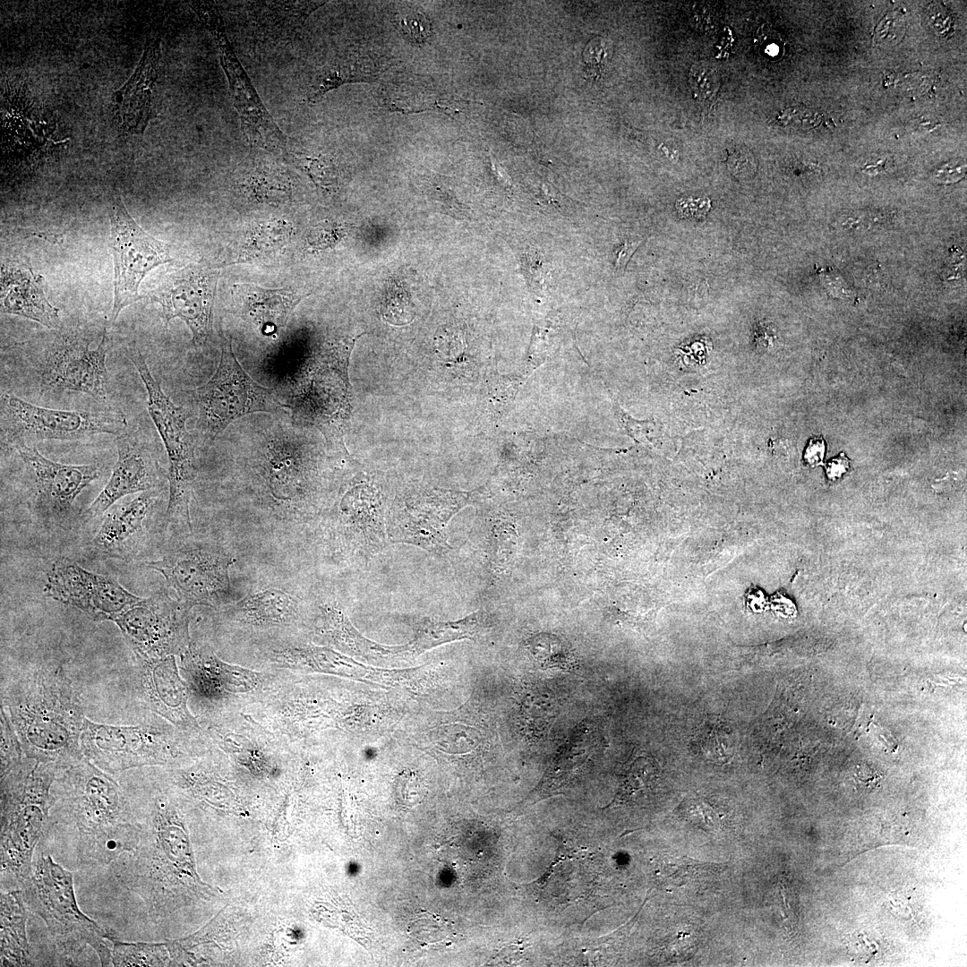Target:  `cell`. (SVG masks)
<instances>
[{"label":"cell","instance_id":"obj_1","mask_svg":"<svg viewBox=\"0 0 967 967\" xmlns=\"http://www.w3.org/2000/svg\"><path fill=\"white\" fill-rule=\"evenodd\" d=\"M1 696L27 757L54 765L59 773L84 757L81 690L61 665L25 673Z\"/></svg>","mask_w":967,"mask_h":967},{"label":"cell","instance_id":"obj_2","mask_svg":"<svg viewBox=\"0 0 967 967\" xmlns=\"http://www.w3.org/2000/svg\"><path fill=\"white\" fill-rule=\"evenodd\" d=\"M147 808L139 842L121 860V879L156 914L201 895L203 884L175 804L161 793Z\"/></svg>","mask_w":967,"mask_h":967},{"label":"cell","instance_id":"obj_3","mask_svg":"<svg viewBox=\"0 0 967 967\" xmlns=\"http://www.w3.org/2000/svg\"><path fill=\"white\" fill-rule=\"evenodd\" d=\"M53 785V805H59L77 828L81 860L108 864L136 847L141 822L109 774L83 757L60 772Z\"/></svg>","mask_w":967,"mask_h":967},{"label":"cell","instance_id":"obj_4","mask_svg":"<svg viewBox=\"0 0 967 967\" xmlns=\"http://www.w3.org/2000/svg\"><path fill=\"white\" fill-rule=\"evenodd\" d=\"M210 748L206 729L183 730L150 712L133 726H115L84 719L81 752L109 774L143 766H172L205 753Z\"/></svg>","mask_w":967,"mask_h":967},{"label":"cell","instance_id":"obj_5","mask_svg":"<svg viewBox=\"0 0 967 967\" xmlns=\"http://www.w3.org/2000/svg\"><path fill=\"white\" fill-rule=\"evenodd\" d=\"M56 766L25 757L1 775V891L20 889L53 805Z\"/></svg>","mask_w":967,"mask_h":967},{"label":"cell","instance_id":"obj_6","mask_svg":"<svg viewBox=\"0 0 967 967\" xmlns=\"http://www.w3.org/2000/svg\"><path fill=\"white\" fill-rule=\"evenodd\" d=\"M179 657V671L189 690L192 713L202 726L244 712L289 674L224 661L209 643L193 639Z\"/></svg>","mask_w":967,"mask_h":967},{"label":"cell","instance_id":"obj_7","mask_svg":"<svg viewBox=\"0 0 967 967\" xmlns=\"http://www.w3.org/2000/svg\"><path fill=\"white\" fill-rule=\"evenodd\" d=\"M20 890L26 907L42 919L66 959L79 957L90 946L102 966L112 964L110 936L80 911L71 871L42 852Z\"/></svg>","mask_w":967,"mask_h":967},{"label":"cell","instance_id":"obj_8","mask_svg":"<svg viewBox=\"0 0 967 967\" xmlns=\"http://www.w3.org/2000/svg\"><path fill=\"white\" fill-rule=\"evenodd\" d=\"M124 354L141 378L147 390L150 416L167 454L169 498L165 525L169 526L173 524L192 531L189 508L197 476V464L193 439L186 429L190 414L183 406H176L164 393L140 350L129 347Z\"/></svg>","mask_w":967,"mask_h":967},{"label":"cell","instance_id":"obj_9","mask_svg":"<svg viewBox=\"0 0 967 967\" xmlns=\"http://www.w3.org/2000/svg\"><path fill=\"white\" fill-rule=\"evenodd\" d=\"M126 428V415L116 408L58 410L36 406L11 393L1 398L2 440L13 446L44 440L77 441L98 434L119 435Z\"/></svg>","mask_w":967,"mask_h":967},{"label":"cell","instance_id":"obj_10","mask_svg":"<svg viewBox=\"0 0 967 967\" xmlns=\"http://www.w3.org/2000/svg\"><path fill=\"white\" fill-rule=\"evenodd\" d=\"M231 341L223 337L220 360L215 373L193 391L200 425L211 441L239 417L258 412L276 413L287 407L244 370L235 355Z\"/></svg>","mask_w":967,"mask_h":967},{"label":"cell","instance_id":"obj_11","mask_svg":"<svg viewBox=\"0 0 967 967\" xmlns=\"http://www.w3.org/2000/svg\"><path fill=\"white\" fill-rule=\"evenodd\" d=\"M234 562L233 556L220 545L195 542L175 548L144 566L160 573L182 603L191 609L202 605L218 611L235 602L229 578Z\"/></svg>","mask_w":967,"mask_h":967},{"label":"cell","instance_id":"obj_12","mask_svg":"<svg viewBox=\"0 0 967 967\" xmlns=\"http://www.w3.org/2000/svg\"><path fill=\"white\" fill-rule=\"evenodd\" d=\"M109 246L114 262L112 325L123 309L142 299L138 292L146 275L172 261L169 245L144 231L128 212L121 196L109 206Z\"/></svg>","mask_w":967,"mask_h":967},{"label":"cell","instance_id":"obj_13","mask_svg":"<svg viewBox=\"0 0 967 967\" xmlns=\"http://www.w3.org/2000/svg\"><path fill=\"white\" fill-rule=\"evenodd\" d=\"M189 5L214 39L234 105L249 142L269 151H278L289 160L294 153L289 150L288 138L272 119L235 55L218 12L204 2H191Z\"/></svg>","mask_w":967,"mask_h":967},{"label":"cell","instance_id":"obj_14","mask_svg":"<svg viewBox=\"0 0 967 967\" xmlns=\"http://www.w3.org/2000/svg\"><path fill=\"white\" fill-rule=\"evenodd\" d=\"M191 608L158 591L142 598L111 621L120 629L135 656H180L191 642Z\"/></svg>","mask_w":967,"mask_h":967},{"label":"cell","instance_id":"obj_15","mask_svg":"<svg viewBox=\"0 0 967 967\" xmlns=\"http://www.w3.org/2000/svg\"><path fill=\"white\" fill-rule=\"evenodd\" d=\"M219 270L201 260L164 275L145 295L160 304L166 326L171 320L184 321L195 347L208 341L213 323V305Z\"/></svg>","mask_w":967,"mask_h":967},{"label":"cell","instance_id":"obj_16","mask_svg":"<svg viewBox=\"0 0 967 967\" xmlns=\"http://www.w3.org/2000/svg\"><path fill=\"white\" fill-rule=\"evenodd\" d=\"M465 505L460 494L440 489H424L398 499L386 518L390 541L418 546L437 554L447 552V527Z\"/></svg>","mask_w":967,"mask_h":967},{"label":"cell","instance_id":"obj_17","mask_svg":"<svg viewBox=\"0 0 967 967\" xmlns=\"http://www.w3.org/2000/svg\"><path fill=\"white\" fill-rule=\"evenodd\" d=\"M107 352L106 328L98 346L93 349L90 347L89 340L76 333L59 335L41 365V387L81 392L106 402L109 379Z\"/></svg>","mask_w":967,"mask_h":967},{"label":"cell","instance_id":"obj_18","mask_svg":"<svg viewBox=\"0 0 967 967\" xmlns=\"http://www.w3.org/2000/svg\"><path fill=\"white\" fill-rule=\"evenodd\" d=\"M44 592L94 621H111L142 599L116 579L87 570L67 559L53 563L47 573Z\"/></svg>","mask_w":967,"mask_h":967},{"label":"cell","instance_id":"obj_19","mask_svg":"<svg viewBox=\"0 0 967 967\" xmlns=\"http://www.w3.org/2000/svg\"><path fill=\"white\" fill-rule=\"evenodd\" d=\"M218 629L247 638L304 630L308 610L293 592L268 586L217 611Z\"/></svg>","mask_w":967,"mask_h":967},{"label":"cell","instance_id":"obj_20","mask_svg":"<svg viewBox=\"0 0 967 967\" xmlns=\"http://www.w3.org/2000/svg\"><path fill=\"white\" fill-rule=\"evenodd\" d=\"M20 456L34 491L37 509L62 526L70 517L77 496L100 476L95 464L67 465L44 457L23 442L13 446Z\"/></svg>","mask_w":967,"mask_h":967},{"label":"cell","instance_id":"obj_21","mask_svg":"<svg viewBox=\"0 0 967 967\" xmlns=\"http://www.w3.org/2000/svg\"><path fill=\"white\" fill-rule=\"evenodd\" d=\"M117 458L101 492L81 515L83 521L100 516L121 498L155 490L166 475L139 431L123 432L114 440Z\"/></svg>","mask_w":967,"mask_h":967},{"label":"cell","instance_id":"obj_22","mask_svg":"<svg viewBox=\"0 0 967 967\" xmlns=\"http://www.w3.org/2000/svg\"><path fill=\"white\" fill-rule=\"evenodd\" d=\"M135 660L138 693L146 707L183 730H203L189 708V690L175 655Z\"/></svg>","mask_w":967,"mask_h":967},{"label":"cell","instance_id":"obj_23","mask_svg":"<svg viewBox=\"0 0 967 967\" xmlns=\"http://www.w3.org/2000/svg\"><path fill=\"white\" fill-rule=\"evenodd\" d=\"M1 312L35 321L48 329H60L59 309L45 293V278L30 265L4 260L1 265Z\"/></svg>","mask_w":967,"mask_h":967},{"label":"cell","instance_id":"obj_24","mask_svg":"<svg viewBox=\"0 0 967 967\" xmlns=\"http://www.w3.org/2000/svg\"><path fill=\"white\" fill-rule=\"evenodd\" d=\"M160 43L150 39L133 74L113 95L114 113L125 133H142L152 116V98L159 72Z\"/></svg>","mask_w":967,"mask_h":967},{"label":"cell","instance_id":"obj_25","mask_svg":"<svg viewBox=\"0 0 967 967\" xmlns=\"http://www.w3.org/2000/svg\"><path fill=\"white\" fill-rule=\"evenodd\" d=\"M330 529L336 548L345 554L355 555L381 547L386 522L381 511L371 509L370 504L362 501L358 488H354L342 499Z\"/></svg>","mask_w":967,"mask_h":967},{"label":"cell","instance_id":"obj_26","mask_svg":"<svg viewBox=\"0 0 967 967\" xmlns=\"http://www.w3.org/2000/svg\"><path fill=\"white\" fill-rule=\"evenodd\" d=\"M158 494V489L143 492L108 511L90 542L91 547L110 557L125 558L142 536L144 522Z\"/></svg>","mask_w":967,"mask_h":967},{"label":"cell","instance_id":"obj_27","mask_svg":"<svg viewBox=\"0 0 967 967\" xmlns=\"http://www.w3.org/2000/svg\"><path fill=\"white\" fill-rule=\"evenodd\" d=\"M233 298L242 315L265 335L285 327L295 306L308 295L289 287L265 288L254 284H235Z\"/></svg>","mask_w":967,"mask_h":967},{"label":"cell","instance_id":"obj_28","mask_svg":"<svg viewBox=\"0 0 967 967\" xmlns=\"http://www.w3.org/2000/svg\"><path fill=\"white\" fill-rule=\"evenodd\" d=\"M596 747L595 727L579 723L558 749L535 792L540 798L559 794L583 774Z\"/></svg>","mask_w":967,"mask_h":967},{"label":"cell","instance_id":"obj_29","mask_svg":"<svg viewBox=\"0 0 967 967\" xmlns=\"http://www.w3.org/2000/svg\"><path fill=\"white\" fill-rule=\"evenodd\" d=\"M325 2H252L248 3V16L253 30L262 39L278 42L290 40L304 25L309 14Z\"/></svg>","mask_w":967,"mask_h":967},{"label":"cell","instance_id":"obj_30","mask_svg":"<svg viewBox=\"0 0 967 967\" xmlns=\"http://www.w3.org/2000/svg\"><path fill=\"white\" fill-rule=\"evenodd\" d=\"M25 909L20 889L1 891V966L32 964Z\"/></svg>","mask_w":967,"mask_h":967},{"label":"cell","instance_id":"obj_31","mask_svg":"<svg viewBox=\"0 0 967 967\" xmlns=\"http://www.w3.org/2000/svg\"><path fill=\"white\" fill-rule=\"evenodd\" d=\"M293 227L287 220L272 218L251 226L234 249L229 264L243 263L275 255L289 241Z\"/></svg>","mask_w":967,"mask_h":967},{"label":"cell","instance_id":"obj_32","mask_svg":"<svg viewBox=\"0 0 967 967\" xmlns=\"http://www.w3.org/2000/svg\"><path fill=\"white\" fill-rule=\"evenodd\" d=\"M658 775L657 763L651 755L640 750L634 752L622 769L618 792L610 807L629 802L651 790Z\"/></svg>","mask_w":967,"mask_h":967},{"label":"cell","instance_id":"obj_33","mask_svg":"<svg viewBox=\"0 0 967 967\" xmlns=\"http://www.w3.org/2000/svg\"><path fill=\"white\" fill-rule=\"evenodd\" d=\"M527 646L536 662L544 669L569 671L576 663L568 642L550 633H539L529 638Z\"/></svg>","mask_w":967,"mask_h":967},{"label":"cell","instance_id":"obj_34","mask_svg":"<svg viewBox=\"0 0 967 967\" xmlns=\"http://www.w3.org/2000/svg\"><path fill=\"white\" fill-rule=\"evenodd\" d=\"M112 945V965L159 966L167 961L166 947L161 944L121 942L110 937Z\"/></svg>","mask_w":967,"mask_h":967},{"label":"cell","instance_id":"obj_35","mask_svg":"<svg viewBox=\"0 0 967 967\" xmlns=\"http://www.w3.org/2000/svg\"><path fill=\"white\" fill-rule=\"evenodd\" d=\"M0 710L1 775H4L20 764L26 756L12 723L2 706Z\"/></svg>","mask_w":967,"mask_h":967},{"label":"cell","instance_id":"obj_36","mask_svg":"<svg viewBox=\"0 0 967 967\" xmlns=\"http://www.w3.org/2000/svg\"><path fill=\"white\" fill-rule=\"evenodd\" d=\"M382 313L392 324H406L414 318V308L408 293L400 285L393 283L385 294Z\"/></svg>","mask_w":967,"mask_h":967},{"label":"cell","instance_id":"obj_37","mask_svg":"<svg viewBox=\"0 0 967 967\" xmlns=\"http://www.w3.org/2000/svg\"><path fill=\"white\" fill-rule=\"evenodd\" d=\"M714 866L686 857L673 858L663 862L661 875L668 884L678 886L712 870Z\"/></svg>","mask_w":967,"mask_h":967},{"label":"cell","instance_id":"obj_38","mask_svg":"<svg viewBox=\"0 0 967 967\" xmlns=\"http://www.w3.org/2000/svg\"><path fill=\"white\" fill-rule=\"evenodd\" d=\"M246 188L256 196L262 199L270 196V193H286L287 186L285 179L276 170L268 167H256L252 169L249 177L246 178Z\"/></svg>","mask_w":967,"mask_h":967},{"label":"cell","instance_id":"obj_39","mask_svg":"<svg viewBox=\"0 0 967 967\" xmlns=\"http://www.w3.org/2000/svg\"><path fill=\"white\" fill-rule=\"evenodd\" d=\"M612 53V42L607 39L596 37L587 43L583 51V59L586 64V74L588 78L596 81L601 77L608 64Z\"/></svg>","mask_w":967,"mask_h":967},{"label":"cell","instance_id":"obj_40","mask_svg":"<svg viewBox=\"0 0 967 967\" xmlns=\"http://www.w3.org/2000/svg\"><path fill=\"white\" fill-rule=\"evenodd\" d=\"M289 161L304 169L313 183L321 188L328 189L336 181L334 167L326 158L298 157L294 154Z\"/></svg>","mask_w":967,"mask_h":967},{"label":"cell","instance_id":"obj_41","mask_svg":"<svg viewBox=\"0 0 967 967\" xmlns=\"http://www.w3.org/2000/svg\"><path fill=\"white\" fill-rule=\"evenodd\" d=\"M398 30L411 42L423 44L432 35L429 19L419 11H411L396 18Z\"/></svg>","mask_w":967,"mask_h":967},{"label":"cell","instance_id":"obj_42","mask_svg":"<svg viewBox=\"0 0 967 967\" xmlns=\"http://www.w3.org/2000/svg\"><path fill=\"white\" fill-rule=\"evenodd\" d=\"M905 30L906 22L903 14L897 10L891 11L877 24L874 39L881 46L892 47L901 41Z\"/></svg>","mask_w":967,"mask_h":967},{"label":"cell","instance_id":"obj_43","mask_svg":"<svg viewBox=\"0 0 967 967\" xmlns=\"http://www.w3.org/2000/svg\"><path fill=\"white\" fill-rule=\"evenodd\" d=\"M690 84L697 97L712 98L719 87L717 73L715 69L704 63H697L690 70Z\"/></svg>","mask_w":967,"mask_h":967},{"label":"cell","instance_id":"obj_44","mask_svg":"<svg viewBox=\"0 0 967 967\" xmlns=\"http://www.w3.org/2000/svg\"><path fill=\"white\" fill-rule=\"evenodd\" d=\"M702 742L705 751L716 759H725L730 750V741L727 734L723 732V729L717 726L709 727L704 731L702 735Z\"/></svg>","mask_w":967,"mask_h":967},{"label":"cell","instance_id":"obj_45","mask_svg":"<svg viewBox=\"0 0 967 967\" xmlns=\"http://www.w3.org/2000/svg\"><path fill=\"white\" fill-rule=\"evenodd\" d=\"M711 207L708 198H687L680 199L676 203L679 213L683 218H703Z\"/></svg>","mask_w":967,"mask_h":967},{"label":"cell","instance_id":"obj_46","mask_svg":"<svg viewBox=\"0 0 967 967\" xmlns=\"http://www.w3.org/2000/svg\"><path fill=\"white\" fill-rule=\"evenodd\" d=\"M780 119L786 124L791 122L792 124H797L799 127L810 128L819 124L822 116L818 113L812 112L811 110L790 108L783 112L780 116Z\"/></svg>","mask_w":967,"mask_h":967},{"label":"cell","instance_id":"obj_47","mask_svg":"<svg viewBox=\"0 0 967 967\" xmlns=\"http://www.w3.org/2000/svg\"><path fill=\"white\" fill-rule=\"evenodd\" d=\"M965 171L964 162H949L935 172V178L944 184L954 183L964 176Z\"/></svg>","mask_w":967,"mask_h":967},{"label":"cell","instance_id":"obj_48","mask_svg":"<svg viewBox=\"0 0 967 967\" xmlns=\"http://www.w3.org/2000/svg\"><path fill=\"white\" fill-rule=\"evenodd\" d=\"M340 232V228L333 227L332 226L317 227L312 232L309 243L312 245L322 238V240L316 244L317 246H329L335 244L337 240L341 236Z\"/></svg>","mask_w":967,"mask_h":967},{"label":"cell","instance_id":"obj_49","mask_svg":"<svg viewBox=\"0 0 967 967\" xmlns=\"http://www.w3.org/2000/svg\"><path fill=\"white\" fill-rule=\"evenodd\" d=\"M776 39H778V34L769 28H767L766 30H764L763 27H761L757 31V41L759 43V46L762 47V50L771 56H776L781 49L779 46L781 40H774Z\"/></svg>","mask_w":967,"mask_h":967},{"label":"cell","instance_id":"obj_50","mask_svg":"<svg viewBox=\"0 0 967 967\" xmlns=\"http://www.w3.org/2000/svg\"><path fill=\"white\" fill-rule=\"evenodd\" d=\"M645 239L641 237L629 238L624 241L617 252L615 266L619 270H624L632 254Z\"/></svg>","mask_w":967,"mask_h":967},{"label":"cell","instance_id":"obj_51","mask_svg":"<svg viewBox=\"0 0 967 967\" xmlns=\"http://www.w3.org/2000/svg\"><path fill=\"white\" fill-rule=\"evenodd\" d=\"M729 167L734 175H749V170L753 167V160L750 155L747 153H736L730 154L729 157Z\"/></svg>","mask_w":967,"mask_h":967},{"label":"cell","instance_id":"obj_52","mask_svg":"<svg viewBox=\"0 0 967 967\" xmlns=\"http://www.w3.org/2000/svg\"><path fill=\"white\" fill-rule=\"evenodd\" d=\"M849 461L843 454L830 460L826 465V475L830 480L841 478L848 470Z\"/></svg>","mask_w":967,"mask_h":967},{"label":"cell","instance_id":"obj_53","mask_svg":"<svg viewBox=\"0 0 967 967\" xmlns=\"http://www.w3.org/2000/svg\"><path fill=\"white\" fill-rule=\"evenodd\" d=\"M825 444L823 441L817 440L811 442L805 453V459L811 465L819 464L824 457Z\"/></svg>","mask_w":967,"mask_h":967},{"label":"cell","instance_id":"obj_54","mask_svg":"<svg viewBox=\"0 0 967 967\" xmlns=\"http://www.w3.org/2000/svg\"><path fill=\"white\" fill-rule=\"evenodd\" d=\"M746 601L748 606L752 608L753 611H759L764 607L765 597L763 593L757 588H750L746 594Z\"/></svg>","mask_w":967,"mask_h":967}]
</instances>
